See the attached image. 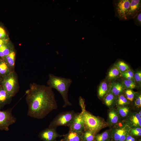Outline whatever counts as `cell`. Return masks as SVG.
I'll return each mask as SVG.
<instances>
[{
  "label": "cell",
  "mask_w": 141,
  "mask_h": 141,
  "mask_svg": "<svg viewBox=\"0 0 141 141\" xmlns=\"http://www.w3.org/2000/svg\"><path fill=\"white\" fill-rule=\"evenodd\" d=\"M27 115L34 118H44L58 106L52 88L48 86L31 83L26 92Z\"/></svg>",
  "instance_id": "cell-1"
},
{
  "label": "cell",
  "mask_w": 141,
  "mask_h": 141,
  "mask_svg": "<svg viewBox=\"0 0 141 141\" xmlns=\"http://www.w3.org/2000/svg\"><path fill=\"white\" fill-rule=\"evenodd\" d=\"M72 82V80L70 78L57 77L52 74H49V79L47 82L48 86L55 89L60 94L64 102L63 107L72 105L69 101L68 94Z\"/></svg>",
  "instance_id": "cell-2"
},
{
  "label": "cell",
  "mask_w": 141,
  "mask_h": 141,
  "mask_svg": "<svg viewBox=\"0 0 141 141\" xmlns=\"http://www.w3.org/2000/svg\"><path fill=\"white\" fill-rule=\"evenodd\" d=\"M81 112L85 131L95 134L106 126L105 123L99 118L85 110L83 109Z\"/></svg>",
  "instance_id": "cell-3"
},
{
  "label": "cell",
  "mask_w": 141,
  "mask_h": 141,
  "mask_svg": "<svg viewBox=\"0 0 141 141\" xmlns=\"http://www.w3.org/2000/svg\"><path fill=\"white\" fill-rule=\"evenodd\" d=\"M1 84L4 89L12 97L14 96L19 91L18 78L14 71L3 77Z\"/></svg>",
  "instance_id": "cell-4"
},
{
  "label": "cell",
  "mask_w": 141,
  "mask_h": 141,
  "mask_svg": "<svg viewBox=\"0 0 141 141\" xmlns=\"http://www.w3.org/2000/svg\"><path fill=\"white\" fill-rule=\"evenodd\" d=\"M77 114L73 110L61 113L50 122L49 127L56 128L60 126L69 127Z\"/></svg>",
  "instance_id": "cell-5"
},
{
  "label": "cell",
  "mask_w": 141,
  "mask_h": 141,
  "mask_svg": "<svg viewBox=\"0 0 141 141\" xmlns=\"http://www.w3.org/2000/svg\"><path fill=\"white\" fill-rule=\"evenodd\" d=\"M12 108L5 110H0V130L8 131L9 126L16 121V118L13 115Z\"/></svg>",
  "instance_id": "cell-6"
},
{
  "label": "cell",
  "mask_w": 141,
  "mask_h": 141,
  "mask_svg": "<svg viewBox=\"0 0 141 141\" xmlns=\"http://www.w3.org/2000/svg\"><path fill=\"white\" fill-rule=\"evenodd\" d=\"M131 0H119L115 1L114 8L116 15L121 20H127V16Z\"/></svg>",
  "instance_id": "cell-7"
},
{
  "label": "cell",
  "mask_w": 141,
  "mask_h": 141,
  "mask_svg": "<svg viewBox=\"0 0 141 141\" xmlns=\"http://www.w3.org/2000/svg\"><path fill=\"white\" fill-rule=\"evenodd\" d=\"M70 131L82 133L84 130V121L81 112L77 113L70 125L69 127Z\"/></svg>",
  "instance_id": "cell-8"
},
{
  "label": "cell",
  "mask_w": 141,
  "mask_h": 141,
  "mask_svg": "<svg viewBox=\"0 0 141 141\" xmlns=\"http://www.w3.org/2000/svg\"><path fill=\"white\" fill-rule=\"evenodd\" d=\"M59 136L56 128L49 127L40 132L39 134L40 138L44 141H54Z\"/></svg>",
  "instance_id": "cell-9"
},
{
  "label": "cell",
  "mask_w": 141,
  "mask_h": 141,
  "mask_svg": "<svg viewBox=\"0 0 141 141\" xmlns=\"http://www.w3.org/2000/svg\"><path fill=\"white\" fill-rule=\"evenodd\" d=\"M141 1L131 0L130 7L127 16V20L134 18L140 11Z\"/></svg>",
  "instance_id": "cell-10"
},
{
  "label": "cell",
  "mask_w": 141,
  "mask_h": 141,
  "mask_svg": "<svg viewBox=\"0 0 141 141\" xmlns=\"http://www.w3.org/2000/svg\"><path fill=\"white\" fill-rule=\"evenodd\" d=\"M12 97L8 94L0 85V109L11 102Z\"/></svg>",
  "instance_id": "cell-11"
},
{
  "label": "cell",
  "mask_w": 141,
  "mask_h": 141,
  "mask_svg": "<svg viewBox=\"0 0 141 141\" xmlns=\"http://www.w3.org/2000/svg\"><path fill=\"white\" fill-rule=\"evenodd\" d=\"M15 54L14 51H11L7 55L3 58L11 71H13L15 64Z\"/></svg>",
  "instance_id": "cell-12"
},
{
  "label": "cell",
  "mask_w": 141,
  "mask_h": 141,
  "mask_svg": "<svg viewBox=\"0 0 141 141\" xmlns=\"http://www.w3.org/2000/svg\"><path fill=\"white\" fill-rule=\"evenodd\" d=\"M82 133L69 131L66 136L64 140L65 141H81Z\"/></svg>",
  "instance_id": "cell-13"
},
{
  "label": "cell",
  "mask_w": 141,
  "mask_h": 141,
  "mask_svg": "<svg viewBox=\"0 0 141 141\" xmlns=\"http://www.w3.org/2000/svg\"><path fill=\"white\" fill-rule=\"evenodd\" d=\"M11 71L5 61L0 59V77L2 78Z\"/></svg>",
  "instance_id": "cell-14"
},
{
  "label": "cell",
  "mask_w": 141,
  "mask_h": 141,
  "mask_svg": "<svg viewBox=\"0 0 141 141\" xmlns=\"http://www.w3.org/2000/svg\"><path fill=\"white\" fill-rule=\"evenodd\" d=\"M130 122L132 125L135 127H140L141 118L138 113H135L130 117Z\"/></svg>",
  "instance_id": "cell-15"
},
{
  "label": "cell",
  "mask_w": 141,
  "mask_h": 141,
  "mask_svg": "<svg viewBox=\"0 0 141 141\" xmlns=\"http://www.w3.org/2000/svg\"><path fill=\"white\" fill-rule=\"evenodd\" d=\"M112 85L111 92L115 95H118L120 93L124 90L125 87L123 84L119 83H115Z\"/></svg>",
  "instance_id": "cell-16"
},
{
  "label": "cell",
  "mask_w": 141,
  "mask_h": 141,
  "mask_svg": "<svg viewBox=\"0 0 141 141\" xmlns=\"http://www.w3.org/2000/svg\"><path fill=\"white\" fill-rule=\"evenodd\" d=\"M108 90V86L107 83L104 81L99 85L98 91V95L100 98H103L105 95Z\"/></svg>",
  "instance_id": "cell-17"
},
{
  "label": "cell",
  "mask_w": 141,
  "mask_h": 141,
  "mask_svg": "<svg viewBox=\"0 0 141 141\" xmlns=\"http://www.w3.org/2000/svg\"><path fill=\"white\" fill-rule=\"evenodd\" d=\"M121 74L118 68L115 66L108 72L107 77L108 79L113 80L117 78Z\"/></svg>",
  "instance_id": "cell-18"
},
{
  "label": "cell",
  "mask_w": 141,
  "mask_h": 141,
  "mask_svg": "<svg viewBox=\"0 0 141 141\" xmlns=\"http://www.w3.org/2000/svg\"><path fill=\"white\" fill-rule=\"evenodd\" d=\"M121 74L125 72L130 69L129 66L122 61H119L115 64Z\"/></svg>",
  "instance_id": "cell-19"
},
{
  "label": "cell",
  "mask_w": 141,
  "mask_h": 141,
  "mask_svg": "<svg viewBox=\"0 0 141 141\" xmlns=\"http://www.w3.org/2000/svg\"><path fill=\"white\" fill-rule=\"evenodd\" d=\"M94 133L88 131H85L82 136L84 141H93L95 138Z\"/></svg>",
  "instance_id": "cell-20"
},
{
  "label": "cell",
  "mask_w": 141,
  "mask_h": 141,
  "mask_svg": "<svg viewBox=\"0 0 141 141\" xmlns=\"http://www.w3.org/2000/svg\"><path fill=\"white\" fill-rule=\"evenodd\" d=\"M108 116L110 122L112 124L116 123L118 120V116L117 113L114 111H111L109 113Z\"/></svg>",
  "instance_id": "cell-21"
},
{
  "label": "cell",
  "mask_w": 141,
  "mask_h": 141,
  "mask_svg": "<svg viewBox=\"0 0 141 141\" xmlns=\"http://www.w3.org/2000/svg\"><path fill=\"white\" fill-rule=\"evenodd\" d=\"M124 85L126 88L132 89L135 88L136 86L135 81L133 79H125L124 81Z\"/></svg>",
  "instance_id": "cell-22"
},
{
  "label": "cell",
  "mask_w": 141,
  "mask_h": 141,
  "mask_svg": "<svg viewBox=\"0 0 141 141\" xmlns=\"http://www.w3.org/2000/svg\"><path fill=\"white\" fill-rule=\"evenodd\" d=\"M125 129L123 128H119L116 130L114 134V138L116 141H119L122 135L125 132Z\"/></svg>",
  "instance_id": "cell-23"
},
{
  "label": "cell",
  "mask_w": 141,
  "mask_h": 141,
  "mask_svg": "<svg viewBox=\"0 0 141 141\" xmlns=\"http://www.w3.org/2000/svg\"><path fill=\"white\" fill-rule=\"evenodd\" d=\"M109 136V133L106 131L97 135L95 138L96 141H105L108 139Z\"/></svg>",
  "instance_id": "cell-24"
},
{
  "label": "cell",
  "mask_w": 141,
  "mask_h": 141,
  "mask_svg": "<svg viewBox=\"0 0 141 141\" xmlns=\"http://www.w3.org/2000/svg\"><path fill=\"white\" fill-rule=\"evenodd\" d=\"M114 99V95L111 93L108 94L105 99V103L107 106H110L113 104Z\"/></svg>",
  "instance_id": "cell-25"
},
{
  "label": "cell",
  "mask_w": 141,
  "mask_h": 141,
  "mask_svg": "<svg viewBox=\"0 0 141 141\" xmlns=\"http://www.w3.org/2000/svg\"><path fill=\"white\" fill-rule=\"evenodd\" d=\"M118 111L121 116L125 117L128 114L129 109L127 107H120L119 108Z\"/></svg>",
  "instance_id": "cell-26"
},
{
  "label": "cell",
  "mask_w": 141,
  "mask_h": 141,
  "mask_svg": "<svg viewBox=\"0 0 141 141\" xmlns=\"http://www.w3.org/2000/svg\"><path fill=\"white\" fill-rule=\"evenodd\" d=\"M117 102L119 105H122L127 103L128 101L123 95H121L118 97Z\"/></svg>",
  "instance_id": "cell-27"
},
{
  "label": "cell",
  "mask_w": 141,
  "mask_h": 141,
  "mask_svg": "<svg viewBox=\"0 0 141 141\" xmlns=\"http://www.w3.org/2000/svg\"><path fill=\"white\" fill-rule=\"evenodd\" d=\"M127 99L129 100L132 101L134 97V94L133 91L130 89L127 90L125 92Z\"/></svg>",
  "instance_id": "cell-28"
},
{
  "label": "cell",
  "mask_w": 141,
  "mask_h": 141,
  "mask_svg": "<svg viewBox=\"0 0 141 141\" xmlns=\"http://www.w3.org/2000/svg\"><path fill=\"white\" fill-rule=\"evenodd\" d=\"M0 50L3 53L5 56L8 55L12 51L5 44H4L1 46L0 47Z\"/></svg>",
  "instance_id": "cell-29"
},
{
  "label": "cell",
  "mask_w": 141,
  "mask_h": 141,
  "mask_svg": "<svg viewBox=\"0 0 141 141\" xmlns=\"http://www.w3.org/2000/svg\"><path fill=\"white\" fill-rule=\"evenodd\" d=\"M131 132L133 135L140 136L141 135V128L140 127H137L131 129Z\"/></svg>",
  "instance_id": "cell-30"
},
{
  "label": "cell",
  "mask_w": 141,
  "mask_h": 141,
  "mask_svg": "<svg viewBox=\"0 0 141 141\" xmlns=\"http://www.w3.org/2000/svg\"><path fill=\"white\" fill-rule=\"evenodd\" d=\"M134 78L138 83L140 84L141 82V72L138 71L134 74Z\"/></svg>",
  "instance_id": "cell-31"
},
{
  "label": "cell",
  "mask_w": 141,
  "mask_h": 141,
  "mask_svg": "<svg viewBox=\"0 0 141 141\" xmlns=\"http://www.w3.org/2000/svg\"><path fill=\"white\" fill-rule=\"evenodd\" d=\"M135 104L137 108H139L141 106V96L140 95L136 98L135 102Z\"/></svg>",
  "instance_id": "cell-32"
},
{
  "label": "cell",
  "mask_w": 141,
  "mask_h": 141,
  "mask_svg": "<svg viewBox=\"0 0 141 141\" xmlns=\"http://www.w3.org/2000/svg\"><path fill=\"white\" fill-rule=\"evenodd\" d=\"M141 14L140 11L139 12L137 15L134 18H135L136 24L137 25L140 26L141 25Z\"/></svg>",
  "instance_id": "cell-33"
},
{
  "label": "cell",
  "mask_w": 141,
  "mask_h": 141,
  "mask_svg": "<svg viewBox=\"0 0 141 141\" xmlns=\"http://www.w3.org/2000/svg\"><path fill=\"white\" fill-rule=\"evenodd\" d=\"M6 35L5 30L2 27L0 26V39H4Z\"/></svg>",
  "instance_id": "cell-34"
},
{
  "label": "cell",
  "mask_w": 141,
  "mask_h": 141,
  "mask_svg": "<svg viewBox=\"0 0 141 141\" xmlns=\"http://www.w3.org/2000/svg\"><path fill=\"white\" fill-rule=\"evenodd\" d=\"M122 75H125L129 76L133 79H134V73L131 70L129 69L125 72L121 74Z\"/></svg>",
  "instance_id": "cell-35"
},
{
  "label": "cell",
  "mask_w": 141,
  "mask_h": 141,
  "mask_svg": "<svg viewBox=\"0 0 141 141\" xmlns=\"http://www.w3.org/2000/svg\"><path fill=\"white\" fill-rule=\"evenodd\" d=\"M126 131L121 136L120 138L119 141H124L126 139L127 136Z\"/></svg>",
  "instance_id": "cell-36"
},
{
  "label": "cell",
  "mask_w": 141,
  "mask_h": 141,
  "mask_svg": "<svg viewBox=\"0 0 141 141\" xmlns=\"http://www.w3.org/2000/svg\"><path fill=\"white\" fill-rule=\"evenodd\" d=\"M6 40L4 39H0V47L4 44H5Z\"/></svg>",
  "instance_id": "cell-37"
},
{
  "label": "cell",
  "mask_w": 141,
  "mask_h": 141,
  "mask_svg": "<svg viewBox=\"0 0 141 141\" xmlns=\"http://www.w3.org/2000/svg\"><path fill=\"white\" fill-rule=\"evenodd\" d=\"M2 78L0 77V84H1V82L2 80Z\"/></svg>",
  "instance_id": "cell-38"
},
{
  "label": "cell",
  "mask_w": 141,
  "mask_h": 141,
  "mask_svg": "<svg viewBox=\"0 0 141 141\" xmlns=\"http://www.w3.org/2000/svg\"><path fill=\"white\" fill-rule=\"evenodd\" d=\"M141 111H140L139 112V113H138L139 115H140V116H141Z\"/></svg>",
  "instance_id": "cell-39"
},
{
  "label": "cell",
  "mask_w": 141,
  "mask_h": 141,
  "mask_svg": "<svg viewBox=\"0 0 141 141\" xmlns=\"http://www.w3.org/2000/svg\"><path fill=\"white\" fill-rule=\"evenodd\" d=\"M81 141H84V140H83Z\"/></svg>",
  "instance_id": "cell-40"
},
{
  "label": "cell",
  "mask_w": 141,
  "mask_h": 141,
  "mask_svg": "<svg viewBox=\"0 0 141 141\" xmlns=\"http://www.w3.org/2000/svg\"><path fill=\"white\" fill-rule=\"evenodd\" d=\"M141 141V140H140V141Z\"/></svg>",
  "instance_id": "cell-41"
}]
</instances>
